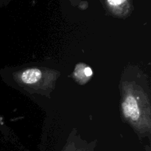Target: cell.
Instances as JSON below:
<instances>
[{
	"label": "cell",
	"instance_id": "obj_1",
	"mask_svg": "<svg viewBox=\"0 0 151 151\" xmlns=\"http://www.w3.org/2000/svg\"><path fill=\"white\" fill-rule=\"evenodd\" d=\"M122 110L124 115L133 121H137L140 116L138 103L137 100L131 95L128 96L125 98V101L122 103Z\"/></svg>",
	"mask_w": 151,
	"mask_h": 151
},
{
	"label": "cell",
	"instance_id": "obj_2",
	"mask_svg": "<svg viewBox=\"0 0 151 151\" xmlns=\"http://www.w3.org/2000/svg\"><path fill=\"white\" fill-rule=\"evenodd\" d=\"M41 72L38 69H28L22 74L21 79L26 84H33L41 78Z\"/></svg>",
	"mask_w": 151,
	"mask_h": 151
},
{
	"label": "cell",
	"instance_id": "obj_3",
	"mask_svg": "<svg viewBox=\"0 0 151 151\" xmlns=\"http://www.w3.org/2000/svg\"><path fill=\"white\" fill-rule=\"evenodd\" d=\"M125 0H108L109 4L111 6H118L122 4Z\"/></svg>",
	"mask_w": 151,
	"mask_h": 151
},
{
	"label": "cell",
	"instance_id": "obj_4",
	"mask_svg": "<svg viewBox=\"0 0 151 151\" xmlns=\"http://www.w3.org/2000/svg\"><path fill=\"white\" fill-rule=\"evenodd\" d=\"M84 74H85V75L86 77H91L93 75L92 69L90 67H88V66H87V67H86L84 69Z\"/></svg>",
	"mask_w": 151,
	"mask_h": 151
}]
</instances>
